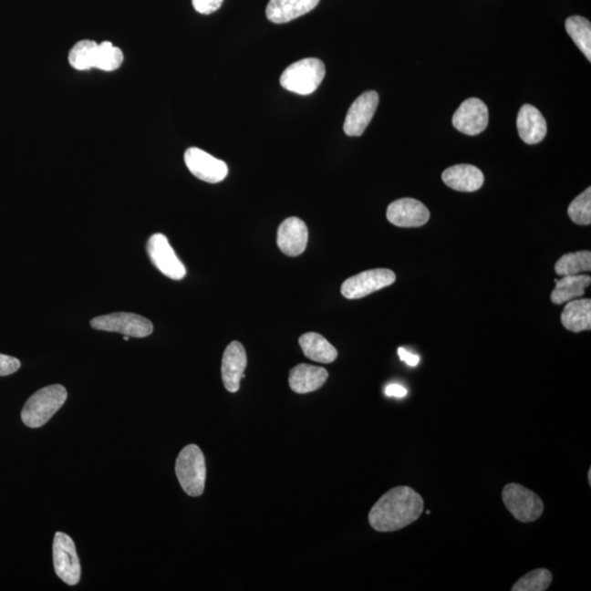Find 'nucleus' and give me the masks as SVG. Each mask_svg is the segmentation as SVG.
I'll return each mask as SVG.
<instances>
[{"label":"nucleus","instance_id":"nucleus-1","mask_svg":"<svg viewBox=\"0 0 591 591\" xmlns=\"http://www.w3.org/2000/svg\"><path fill=\"white\" fill-rule=\"evenodd\" d=\"M424 509L423 498L412 487L398 486L380 497L368 514L372 528L392 533L413 524Z\"/></svg>","mask_w":591,"mask_h":591},{"label":"nucleus","instance_id":"nucleus-2","mask_svg":"<svg viewBox=\"0 0 591 591\" xmlns=\"http://www.w3.org/2000/svg\"><path fill=\"white\" fill-rule=\"evenodd\" d=\"M67 390L63 386L52 385L42 388L27 399L21 410V420L30 429H38L57 414L67 399Z\"/></svg>","mask_w":591,"mask_h":591},{"label":"nucleus","instance_id":"nucleus-3","mask_svg":"<svg viewBox=\"0 0 591 591\" xmlns=\"http://www.w3.org/2000/svg\"><path fill=\"white\" fill-rule=\"evenodd\" d=\"M175 474L186 494L199 497L205 491V457L199 446L189 445L182 449L175 461Z\"/></svg>","mask_w":591,"mask_h":591},{"label":"nucleus","instance_id":"nucleus-4","mask_svg":"<svg viewBox=\"0 0 591 591\" xmlns=\"http://www.w3.org/2000/svg\"><path fill=\"white\" fill-rule=\"evenodd\" d=\"M326 76V66L317 58L298 60L284 70L281 85L285 89L301 96L311 95L321 85Z\"/></svg>","mask_w":591,"mask_h":591},{"label":"nucleus","instance_id":"nucleus-5","mask_svg":"<svg viewBox=\"0 0 591 591\" xmlns=\"http://www.w3.org/2000/svg\"><path fill=\"white\" fill-rule=\"evenodd\" d=\"M502 496L508 512L519 522L534 523L544 512V503L541 497L522 484H507L503 487Z\"/></svg>","mask_w":591,"mask_h":591},{"label":"nucleus","instance_id":"nucleus-6","mask_svg":"<svg viewBox=\"0 0 591 591\" xmlns=\"http://www.w3.org/2000/svg\"><path fill=\"white\" fill-rule=\"evenodd\" d=\"M90 326L98 331L115 332L131 337H150L153 331L152 323L146 317L130 314V312H114L95 317Z\"/></svg>","mask_w":591,"mask_h":591},{"label":"nucleus","instance_id":"nucleus-7","mask_svg":"<svg viewBox=\"0 0 591 591\" xmlns=\"http://www.w3.org/2000/svg\"><path fill=\"white\" fill-rule=\"evenodd\" d=\"M53 563L55 573L65 584L75 586L79 583L81 567L77 555L75 542L69 535L57 533L53 542Z\"/></svg>","mask_w":591,"mask_h":591},{"label":"nucleus","instance_id":"nucleus-8","mask_svg":"<svg viewBox=\"0 0 591 591\" xmlns=\"http://www.w3.org/2000/svg\"><path fill=\"white\" fill-rule=\"evenodd\" d=\"M396 274L388 268H376L349 277L342 285L341 293L345 298H364L396 282Z\"/></svg>","mask_w":591,"mask_h":591},{"label":"nucleus","instance_id":"nucleus-9","mask_svg":"<svg viewBox=\"0 0 591 591\" xmlns=\"http://www.w3.org/2000/svg\"><path fill=\"white\" fill-rule=\"evenodd\" d=\"M147 254L150 255L152 264L163 275L175 279V281H180L186 275L185 266L175 254L166 235L162 233L152 234L147 243Z\"/></svg>","mask_w":591,"mask_h":591},{"label":"nucleus","instance_id":"nucleus-10","mask_svg":"<svg viewBox=\"0 0 591 591\" xmlns=\"http://www.w3.org/2000/svg\"><path fill=\"white\" fill-rule=\"evenodd\" d=\"M184 161L190 172L208 183H219L227 178L228 166L210 153L197 147H191L184 153Z\"/></svg>","mask_w":591,"mask_h":591},{"label":"nucleus","instance_id":"nucleus-11","mask_svg":"<svg viewBox=\"0 0 591 591\" xmlns=\"http://www.w3.org/2000/svg\"><path fill=\"white\" fill-rule=\"evenodd\" d=\"M452 124L465 135H479L489 124V109L478 98H468L453 114Z\"/></svg>","mask_w":591,"mask_h":591},{"label":"nucleus","instance_id":"nucleus-12","mask_svg":"<svg viewBox=\"0 0 591 591\" xmlns=\"http://www.w3.org/2000/svg\"><path fill=\"white\" fill-rule=\"evenodd\" d=\"M379 104L376 91H366L350 106L344 122V131L347 136H361L371 122Z\"/></svg>","mask_w":591,"mask_h":591},{"label":"nucleus","instance_id":"nucleus-13","mask_svg":"<svg viewBox=\"0 0 591 591\" xmlns=\"http://www.w3.org/2000/svg\"><path fill=\"white\" fill-rule=\"evenodd\" d=\"M430 217L429 208L414 199L398 200L391 202L387 210L388 221L397 227H421L430 221Z\"/></svg>","mask_w":591,"mask_h":591},{"label":"nucleus","instance_id":"nucleus-14","mask_svg":"<svg viewBox=\"0 0 591 591\" xmlns=\"http://www.w3.org/2000/svg\"><path fill=\"white\" fill-rule=\"evenodd\" d=\"M246 364L248 358L244 345L237 341L230 343L224 350L222 363L223 382L229 392L239 391L240 381L244 378Z\"/></svg>","mask_w":591,"mask_h":591},{"label":"nucleus","instance_id":"nucleus-15","mask_svg":"<svg viewBox=\"0 0 591 591\" xmlns=\"http://www.w3.org/2000/svg\"><path fill=\"white\" fill-rule=\"evenodd\" d=\"M308 244V228L298 217H289L281 223L277 232V245L284 254H303Z\"/></svg>","mask_w":591,"mask_h":591},{"label":"nucleus","instance_id":"nucleus-16","mask_svg":"<svg viewBox=\"0 0 591 591\" xmlns=\"http://www.w3.org/2000/svg\"><path fill=\"white\" fill-rule=\"evenodd\" d=\"M517 129L520 139L525 144H539L546 135L545 119L538 109L531 104H524L518 113Z\"/></svg>","mask_w":591,"mask_h":591},{"label":"nucleus","instance_id":"nucleus-17","mask_svg":"<svg viewBox=\"0 0 591 591\" xmlns=\"http://www.w3.org/2000/svg\"><path fill=\"white\" fill-rule=\"evenodd\" d=\"M449 188L459 192H475L484 184V174L472 164H457L445 170L441 175Z\"/></svg>","mask_w":591,"mask_h":591},{"label":"nucleus","instance_id":"nucleus-18","mask_svg":"<svg viewBox=\"0 0 591 591\" xmlns=\"http://www.w3.org/2000/svg\"><path fill=\"white\" fill-rule=\"evenodd\" d=\"M327 378L328 372L322 367L300 364L289 372V387L296 393H310L319 390Z\"/></svg>","mask_w":591,"mask_h":591},{"label":"nucleus","instance_id":"nucleus-19","mask_svg":"<svg viewBox=\"0 0 591 591\" xmlns=\"http://www.w3.org/2000/svg\"><path fill=\"white\" fill-rule=\"evenodd\" d=\"M320 0H270L266 7L267 19L273 24H287L314 10Z\"/></svg>","mask_w":591,"mask_h":591},{"label":"nucleus","instance_id":"nucleus-20","mask_svg":"<svg viewBox=\"0 0 591 591\" xmlns=\"http://www.w3.org/2000/svg\"><path fill=\"white\" fill-rule=\"evenodd\" d=\"M561 321L568 331L579 333L591 328V300L574 299L568 301L563 310Z\"/></svg>","mask_w":591,"mask_h":591},{"label":"nucleus","instance_id":"nucleus-21","mask_svg":"<svg viewBox=\"0 0 591 591\" xmlns=\"http://www.w3.org/2000/svg\"><path fill=\"white\" fill-rule=\"evenodd\" d=\"M299 345L306 356L316 363L331 364L337 358V350L321 334L309 332L299 338Z\"/></svg>","mask_w":591,"mask_h":591},{"label":"nucleus","instance_id":"nucleus-22","mask_svg":"<svg viewBox=\"0 0 591 591\" xmlns=\"http://www.w3.org/2000/svg\"><path fill=\"white\" fill-rule=\"evenodd\" d=\"M590 283L591 277L587 275L563 276L557 279L556 286L551 294L552 303L562 305L582 297Z\"/></svg>","mask_w":591,"mask_h":591},{"label":"nucleus","instance_id":"nucleus-23","mask_svg":"<svg viewBox=\"0 0 591 591\" xmlns=\"http://www.w3.org/2000/svg\"><path fill=\"white\" fill-rule=\"evenodd\" d=\"M568 36L583 52L588 62L591 60V24L590 21L580 16H569L565 22Z\"/></svg>","mask_w":591,"mask_h":591},{"label":"nucleus","instance_id":"nucleus-24","mask_svg":"<svg viewBox=\"0 0 591 591\" xmlns=\"http://www.w3.org/2000/svg\"><path fill=\"white\" fill-rule=\"evenodd\" d=\"M591 271L590 251L574 252L563 255L556 262L555 272L560 276L579 275L580 273Z\"/></svg>","mask_w":591,"mask_h":591},{"label":"nucleus","instance_id":"nucleus-25","mask_svg":"<svg viewBox=\"0 0 591 591\" xmlns=\"http://www.w3.org/2000/svg\"><path fill=\"white\" fill-rule=\"evenodd\" d=\"M98 44L91 40H81L76 43L68 55L71 67L77 70L95 68Z\"/></svg>","mask_w":591,"mask_h":591},{"label":"nucleus","instance_id":"nucleus-26","mask_svg":"<svg viewBox=\"0 0 591 591\" xmlns=\"http://www.w3.org/2000/svg\"><path fill=\"white\" fill-rule=\"evenodd\" d=\"M123 62L122 49L114 47L109 41L98 44L95 68L102 71H114L119 69Z\"/></svg>","mask_w":591,"mask_h":591},{"label":"nucleus","instance_id":"nucleus-27","mask_svg":"<svg viewBox=\"0 0 591 591\" xmlns=\"http://www.w3.org/2000/svg\"><path fill=\"white\" fill-rule=\"evenodd\" d=\"M552 573L546 568H538L525 574L512 588L513 591H545L552 584Z\"/></svg>","mask_w":591,"mask_h":591},{"label":"nucleus","instance_id":"nucleus-28","mask_svg":"<svg viewBox=\"0 0 591 591\" xmlns=\"http://www.w3.org/2000/svg\"><path fill=\"white\" fill-rule=\"evenodd\" d=\"M568 216L572 222L583 226L591 223V189L585 190L568 206Z\"/></svg>","mask_w":591,"mask_h":591},{"label":"nucleus","instance_id":"nucleus-29","mask_svg":"<svg viewBox=\"0 0 591 591\" xmlns=\"http://www.w3.org/2000/svg\"><path fill=\"white\" fill-rule=\"evenodd\" d=\"M20 367L19 359L13 356L0 354V377L13 375L19 370Z\"/></svg>","mask_w":591,"mask_h":591},{"label":"nucleus","instance_id":"nucleus-30","mask_svg":"<svg viewBox=\"0 0 591 591\" xmlns=\"http://www.w3.org/2000/svg\"><path fill=\"white\" fill-rule=\"evenodd\" d=\"M223 0H192L194 9L202 15H211L222 7Z\"/></svg>","mask_w":591,"mask_h":591},{"label":"nucleus","instance_id":"nucleus-31","mask_svg":"<svg viewBox=\"0 0 591 591\" xmlns=\"http://www.w3.org/2000/svg\"><path fill=\"white\" fill-rule=\"evenodd\" d=\"M398 354L399 359L404 361L405 364L410 366V367H415L418 366L420 363V358L418 355L412 354L408 352L407 349L403 347H399L398 349Z\"/></svg>","mask_w":591,"mask_h":591},{"label":"nucleus","instance_id":"nucleus-32","mask_svg":"<svg viewBox=\"0 0 591 591\" xmlns=\"http://www.w3.org/2000/svg\"><path fill=\"white\" fill-rule=\"evenodd\" d=\"M385 393L388 397L404 398L407 396L408 390L404 387L393 383L386 388Z\"/></svg>","mask_w":591,"mask_h":591},{"label":"nucleus","instance_id":"nucleus-33","mask_svg":"<svg viewBox=\"0 0 591 591\" xmlns=\"http://www.w3.org/2000/svg\"><path fill=\"white\" fill-rule=\"evenodd\" d=\"M588 482H589V485H591V469H589V472H588Z\"/></svg>","mask_w":591,"mask_h":591}]
</instances>
